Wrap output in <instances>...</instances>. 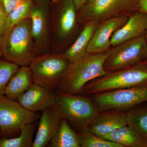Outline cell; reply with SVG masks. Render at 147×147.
<instances>
[{"label":"cell","mask_w":147,"mask_h":147,"mask_svg":"<svg viewBox=\"0 0 147 147\" xmlns=\"http://www.w3.org/2000/svg\"><path fill=\"white\" fill-rule=\"evenodd\" d=\"M106 58L105 53L88 54L70 63L57 90L67 94H80L88 82L108 73L104 68Z\"/></svg>","instance_id":"obj_1"},{"label":"cell","mask_w":147,"mask_h":147,"mask_svg":"<svg viewBox=\"0 0 147 147\" xmlns=\"http://www.w3.org/2000/svg\"><path fill=\"white\" fill-rule=\"evenodd\" d=\"M139 86H147V64L142 62L92 80L84 86L80 94L92 96L111 90Z\"/></svg>","instance_id":"obj_2"},{"label":"cell","mask_w":147,"mask_h":147,"mask_svg":"<svg viewBox=\"0 0 147 147\" xmlns=\"http://www.w3.org/2000/svg\"><path fill=\"white\" fill-rule=\"evenodd\" d=\"M31 26L30 18H27L14 26L4 36L1 47L3 56L19 66H29L36 57Z\"/></svg>","instance_id":"obj_3"},{"label":"cell","mask_w":147,"mask_h":147,"mask_svg":"<svg viewBox=\"0 0 147 147\" xmlns=\"http://www.w3.org/2000/svg\"><path fill=\"white\" fill-rule=\"evenodd\" d=\"M139 11L138 0H88L78 11L79 24L90 21L100 23L109 18L129 16Z\"/></svg>","instance_id":"obj_4"},{"label":"cell","mask_w":147,"mask_h":147,"mask_svg":"<svg viewBox=\"0 0 147 147\" xmlns=\"http://www.w3.org/2000/svg\"><path fill=\"white\" fill-rule=\"evenodd\" d=\"M69 63L62 54H44L34 58L28 66L34 83L56 91Z\"/></svg>","instance_id":"obj_5"},{"label":"cell","mask_w":147,"mask_h":147,"mask_svg":"<svg viewBox=\"0 0 147 147\" xmlns=\"http://www.w3.org/2000/svg\"><path fill=\"white\" fill-rule=\"evenodd\" d=\"M56 98L63 117L78 131L88 127L100 113L91 99L57 90Z\"/></svg>","instance_id":"obj_6"},{"label":"cell","mask_w":147,"mask_h":147,"mask_svg":"<svg viewBox=\"0 0 147 147\" xmlns=\"http://www.w3.org/2000/svg\"><path fill=\"white\" fill-rule=\"evenodd\" d=\"M91 96L99 113L110 110L125 111L147 102V86L111 90Z\"/></svg>","instance_id":"obj_7"},{"label":"cell","mask_w":147,"mask_h":147,"mask_svg":"<svg viewBox=\"0 0 147 147\" xmlns=\"http://www.w3.org/2000/svg\"><path fill=\"white\" fill-rule=\"evenodd\" d=\"M105 53L104 68L109 73L143 61L147 58V44L143 35L112 46Z\"/></svg>","instance_id":"obj_8"},{"label":"cell","mask_w":147,"mask_h":147,"mask_svg":"<svg viewBox=\"0 0 147 147\" xmlns=\"http://www.w3.org/2000/svg\"><path fill=\"white\" fill-rule=\"evenodd\" d=\"M38 118V114L25 109L16 100L5 96L0 98V130L6 138L20 132L23 127Z\"/></svg>","instance_id":"obj_9"},{"label":"cell","mask_w":147,"mask_h":147,"mask_svg":"<svg viewBox=\"0 0 147 147\" xmlns=\"http://www.w3.org/2000/svg\"><path fill=\"white\" fill-rule=\"evenodd\" d=\"M57 3L55 18L56 36L62 44L67 45L74 37H77L79 26L82 25L78 21V11L74 0H59Z\"/></svg>","instance_id":"obj_10"},{"label":"cell","mask_w":147,"mask_h":147,"mask_svg":"<svg viewBox=\"0 0 147 147\" xmlns=\"http://www.w3.org/2000/svg\"><path fill=\"white\" fill-rule=\"evenodd\" d=\"M129 16L109 18L99 23L87 49L89 54L105 53L111 47L110 39L114 32L120 28L128 21Z\"/></svg>","instance_id":"obj_11"},{"label":"cell","mask_w":147,"mask_h":147,"mask_svg":"<svg viewBox=\"0 0 147 147\" xmlns=\"http://www.w3.org/2000/svg\"><path fill=\"white\" fill-rule=\"evenodd\" d=\"M62 113L57 104L42 111L33 147L47 146L57 132Z\"/></svg>","instance_id":"obj_12"},{"label":"cell","mask_w":147,"mask_h":147,"mask_svg":"<svg viewBox=\"0 0 147 147\" xmlns=\"http://www.w3.org/2000/svg\"><path fill=\"white\" fill-rule=\"evenodd\" d=\"M56 91L33 83L17 101L30 112H42L57 104Z\"/></svg>","instance_id":"obj_13"},{"label":"cell","mask_w":147,"mask_h":147,"mask_svg":"<svg viewBox=\"0 0 147 147\" xmlns=\"http://www.w3.org/2000/svg\"><path fill=\"white\" fill-rule=\"evenodd\" d=\"M147 30V13L136 11L129 16L126 24L112 35L110 39L111 47L144 35Z\"/></svg>","instance_id":"obj_14"},{"label":"cell","mask_w":147,"mask_h":147,"mask_svg":"<svg viewBox=\"0 0 147 147\" xmlns=\"http://www.w3.org/2000/svg\"><path fill=\"white\" fill-rule=\"evenodd\" d=\"M128 124L125 111L110 110L99 113L88 128L92 133L102 137Z\"/></svg>","instance_id":"obj_15"},{"label":"cell","mask_w":147,"mask_h":147,"mask_svg":"<svg viewBox=\"0 0 147 147\" xmlns=\"http://www.w3.org/2000/svg\"><path fill=\"white\" fill-rule=\"evenodd\" d=\"M32 35L37 53L46 48L49 40V14L47 8L40 4L35 5L30 16Z\"/></svg>","instance_id":"obj_16"},{"label":"cell","mask_w":147,"mask_h":147,"mask_svg":"<svg viewBox=\"0 0 147 147\" xmlns=\"http://www.w3.org/2000/svg\"><path fill=\"white\" fill-rule=\"evenodd\" d=\"M98 24L97 21H92L85 24L72 44L62 53L69 63L88 54L87 53V47Z\"/></svg>","instance_id":"obj_17"},{"label":"cell","mask_w":147,"mask_h":147,"mask_svg":"<svg viewBox=\"0 0 147 147\" xmlns=\"http://www.w3.org/2000/svg\"><path fill=\"white\" fill-rule=\"evenodd\" d=\"M101 138L123 147H147V139L129 124Z\"/></svg>","instance_id":"obj_18"},{"label":"cell","mask_w":147,"mask_h":147,"mask_svg":"<svg viewBox=\"0 0 147 147\" xmlns=\"http://www.w3.org/2000/svg\"><path fill=\"white\" fill-rule=\"evenodd\" d=\"M33 83L28 66H21L9 80L5 91V96L9 99L17 101Z\"/></svg>","instance_id":"obj_19"},{"label":"cell","mask_w":147,"mask_h":147,"mask_svg":"<svg viewBox=\"0 0 147 147\" xmlns=\"http://www.w3.org/2000/svg\"><path fill=\"white\" fill-rule=\"evenodd\" d=\"M49 147H80L77 133L71 128L65 118L61 120L59 127L49 143Z\"/></svg>","instance_id":"obj_20"},{"label":"cell","mask_w":147,"mask_h":147,"mask_svg":"<svg viewBox=\"0 0 147 147\" xmlns=\"http://www.w3.org/2000/svg\"><path fill=\"white\" fill-rule=\"evenodd\" d=\"M36 124L34 122L28 124L21 129L20 134L14 138H5L0 140V147H32L33 137Z\"/></svg>","instance_id":"obj_21"},{"label":"cell","mask_w":147,"mask_h":147,"mask_svg":"<svg viewBox=\"0 0 147 147\" xmlns=\"http://www.w3.org/2000/svg\"><path fill=\"white\" fill-rule=\"evenodd\" d=\"M35 5V2L33 0H24L20 5L8 13L5 35L18 23L25 19L30 18Z\"/></svg>","instance_id":"obj_22"},{"label":"cell","mask_w":147,"mask_h":147,"mask_svg":"<svg viewBox=\"0 0 147 147\" xmlns=\"http://www.w3.org/2000/svg\"><path fill=\"white\" fill-rule=\"evenodd\" d=\"M126 113L129 124L147 139V104L138 105Z\"/></svg>","instance_id":"obj_23"},{"label":"cell","mask_w":147,"mask_h":147,"mask_svg":"<svg viewBox=\"0 0 147 147\" xmlns=\"http://www.w3.org/2000/svg\"><path fill=\"white\" fill-rule=\"evenodd\" d=\"M77 134L82 147H123L118 144L94 134L90 131L88 127L80 129Z\"/></svg>","instance_id":"obj_24"},{"label":"cell","mask_w":147,"mask_h":147,"mask_svg":"<svg viewBox=\"0 0 147 147\" xmlns=\"http://www.w3.org/2000/svg\"><path fill=\"white\" fill-rule=\"evenodd\" d=\"M19 67L10 61L0 60V98L4 96L7 86Z\"/></svg>","instance_id":"obj_25"},{"label":"cell","mask_w":147,"mask_h":147,"mask_svg":"<svg viewBox=\"0 0 147 147\" xmlns=\"http://www.w3.org/2000/svg\"><path fill=\"white\" fill-rule=\"evenodd\" d=\"M24 1V0H0V3L2 6L3 8L8 14L22 3Z\"/></svg>","instance_id":"obj_26"},{"label":"cell","mask_w":147,"mask_h":147,"mask_svg":"<svg viewBox=\"0 0 147 147\" xmlns=\"http://www.w3.org/2000/svg\"><path fill=\"white\" fill-rule=\"evenodd\" d=\"M7 15L8 14L0 3V36H4L5 34L6 24Z\"/></svg>","instance_id":"obj_27"},{"label":"cell","mask_w":147,"mask_h":147,"mask_svg":"<svg viewBox=\"0 0 147 147\" xmlns=\"http://www.w3.org/2000/svg\"><path fill=\"white\" fill-rule=\"evenodd\" d=\"M139 3V11L147 13V0H138Z\"/></svg>","instance_id":"obj_28"},{"label":"cell","mask_w":147,"mask_h":147,"mask_svg":"<svg viewBox=\"0 0 147 147\" xmlns=\"http://www.w3.org/2000/svg\"><path fill=\"white\" fill-rule=\"evenodd\" d=\"M87 1L88 0H74V2L78 11L80 9L82 8V7L86 3Z\"/></svg>","instance_id":"obj_29"},{"label":"cell","mask_w":147,"mask_h":147,"mask_svg":"<svg viewBox=\"0 0 147 147\" xmlns=\"http://www.w3.org/2000/svg\"><path fill=\"white\" fill-rule=\"evenodd\" d=\"M4 40V36H0V47H1L2 46Z\"/></svg>","instance_id":"obj_30"},{"label":"cell","mask_w":147,"mask_h":147,"mask_svg":"<svg viewBox=\"0 0 147 147\" xmlns=\"http://www.w3.org/2000/svg\"><path fill=\"white\" fill-rule=\"evenodd\" d=\"M144 36L145 39H146V42L147 44V30L146 32L144 34Z\"/></svg>","instance_id":"obj_31"},{"label":"cell","mask_w":147,"mask_h":147,"mask_svg":"<svg viewBox=\"0 0 147 147\" xmlns=\"http://www.w3.org/2000/svg\"><path fill=\"white\" fill-rule=\"evenodd\" d=\"M3 56V54L1 48L0 47V59Z\"/></svg>","instance_id":"obj_32"},{"label":"cell","mask_w":147,"mask_h":147,"mask_svg":"<svg viewBox=\"0 0 147 147\" xmlns=\"http://www.w3.org/2000/svg\"><path fill=\"white\" fill-rule=\"evenodd\" d=\"M35 2L38 3L40 1H42V0H33Z\"/></svg>","instance_id":"obj_33"},{"label":"cell","mask_w":147,"mask_h":147,"mask_svg":"<svg viewBox=\"0 0 147 147\" xmlns=\"http://www.w3.org/2000/svg\"><path fill=\"white\" fill-rule=\"evenodd\" d=\"M142 62H144V63L147 64V58L146 59L143 61H142Z\"/></svg>","instance_id":"obj_34"},{"label":"cell","mask_w":147,"mask_h":147,"mask_svg":"<svg viewBox=\"0 0 147 147\" xmlns=\"http://www.w3.org/2000/svg\"><path fill=\"white\" fill-rule=\"evenodd\" d=\"M53 1L55 3H57L59 0H53Z\"/></svg>","instance_id":"obj_35"},{"label":"cell","mask_w":147,"mask_h":147,"mask_svg":"<svg viewBox=\"0 0 147 147\" xmlns=\"http://www.w3.org/2000/svg\"><path fill=\"white\" fill-rule=\"evenodd\" d=\"M1 134V130H0V134Z\"/></svg>","instance_id":"obj_36"}]
</instances>
